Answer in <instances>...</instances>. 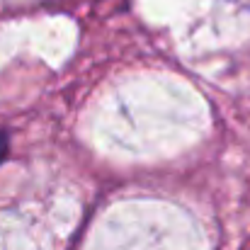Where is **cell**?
Returning <instances> with one entry per match:
<instances>
[{"mask_svg": "<svg viewBox=\"0 0 250 250\" xmlns=\"http://www.w3.org/2000/svg\"><path fill=\"white\" fill-rule=\"evenodd\" d=\"M5 151H7V136H5V134H0V161H2Z\"/></svg>", "mask_w": 250, "mask_h": 250, "instance_id": "cell-1", "label": "cell"}]
</instances>
